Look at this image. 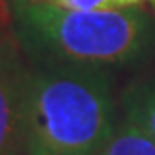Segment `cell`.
<instances>
[{
  "label": "cell",
  "instance_id": "cell-2",
  "mask_svg": "<svg viewBox=\"0 0 155 155\" xmlns=\"http://www.w3.org/2000/svg\"><path fill=\"white\" fill-rule=\"evenodd\" d=\"M118 121L112 71L28 65L23 94L26 155H99Z\"/></svg>",
  "mask_w": 155,
  "mask_h": 155
},
{
  "label": "cell",
  "instance_id": "cell-11",
  "mask_svg": "<svg viewBox=\"0 0 155 155\" xmlns=\"http://www.w3.org/2000/svg\"><path fill=\"white\" fill-rule=\"evenodd\" d=\"M0 28H2V26H0Z\"/></svg>",
  "mask_w": 155,
  "mask_h": 155
},
{
  "label": "cell",
  "instance_id": "cell-8",
  "mask_svg": "<svg viewBox=\"0 0 155 155\" xmlns=\"http://www.w3.org/2000/svg\"><path fill=\"white\" fill-rule=\"evenodd\" d=\"M47 2V0H8L9 8H12V12L17 8H26V6H34V4H43Z\"/></svg>",
  "mask_w": 155,
  "mask_h": 155
},
{
  "label": "cell",
  "instance_id": "cell-5",
  "mask_svg": "<svg viewBox=\"0 0 155 155\" xmlns=\"http://www.w3.org/2000/svg\"><path fill=\"white\" fill-rule=\"evenodd\" d=\"M99 155H155V140L124 118Z\"/></svg>",
  "mask_w": 155,
  "mask_h": 155
},
{
  "label": "cell",
  "instance_id": "cell-10",
  "mask_svg": "<svg viewBox=\"0 0 155 155\" xmlns=\"http://www.w3.org/2000/svg\"><path fill=\"white\" fill-rule=\"evenodd\" d=\"M150 2H151V6H153V9H155V0H150Z\"/></svg>",
  "mask_w": 155,
  "mask_h": 155
},
{
  "label": "cell",
  "instance_id": "cell-1",
  "mask_svg": "<svg viewBox=\"0 0 155 155\" xmlns=\"http://www.w3.org/2000/svg\"><path fill=\"white\" fill-rule=\"evenodd\" d=\"M12 19L28 64L112 71L155 54V23L140 6L79 12L43 2L13 9Z\"/></svg>",
  "mask_w": 155,
  "mask_h": 155
},
{
  "label": "cell",
  "instance_id": "cell-3",
  "mask_svg": "<svg viewBox=\"0 0 155 155\" xmlns=\"http://www.w3.org/2000/svg\"><path fill=\"white\" fill-rule=\"evenodd\" d=\"M13 32L0 28V155H26L23 94L28 65Z\"/></svg>",
  "mask_w": 155,
  "mask_h": 155
},
{
  "label": "cell",
  "instance_id": "cell-9",
  "mask_svg": "<svg viewBox=\"0 0 155 155\" xmlns=\"http://www.w3.org/2000/svg\"><path fill=\"white\" fill-rule=\"evenodd\" d=\"M142 2H146V0H114V6L116 8H137Z\"/></svg>",
  "mask_w": 155,
  "mask_h": 155
},
{
  "label": "cell",
  "instance_id": "cell-4",
  "mask_svg": "<svg viewBox=\"0 0 155 155\" xmlns=\"http://www.w3.org/2000/svg\"><path fill=\"white\" fill-rule=\"evenodd\" d=\"M124 118L155 140V77L133 82L121 95Z\"/></svg>",
  "mask_w": 155,
  "mask_h": 155
},
{
  "label": "cell",
  "instance_id": "cell-6",
  "mask_svg": "<svg viewBox=\"0 0 155 155\" xmlns=\"http://www.w3.org/2000/svg\"><path fill=\"white\" fill-rule=\"evenodd\" d=\"M47 4L58 6V8H65V9H79V12L116 8L114 0H47Z\"/></svg>",
  "mask_w": 155,
  "mask_h": 155
},
{
  "label": "cell",
  "instance_id": "cell-7",
  "mask_svg": "<svg viewBox=\"0 0 155 155\" xmlns=\"http://www.w3.org/2000/svg\"><path fill=\"white\" fill-rule=\"evenodd\" d=\"M9 19H12V8L8 0H0V26H6Z\"/></svg>",
  "mask_w": 155,
  "mask_h": 155
}]
</instances>
